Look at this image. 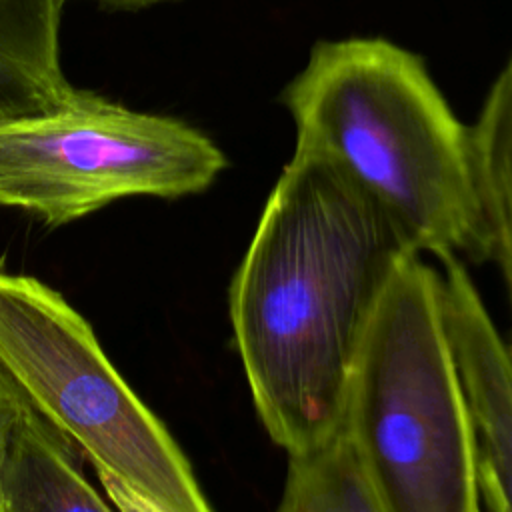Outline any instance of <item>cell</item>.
<instances>
[{"mask_svg":"<svg viewBox=\"0 0 512 512\" xmlns=\"http://www.w3.org/2000/svg\"><path fill=\"white\" fill-rule=\"evenodd\" d=\"M408 250L378 200L326 154L296 144L228 292L256 414L288 456L340 430L370 316Z\"/></svg>","mask_w":512,"mask_h":512,"instance_id":"cell-1","label":"cell"},{"mask_svg":"<svg viewBox=\"0 0 512 512\" xmlns=\"http://www.w3.org/2000/svg\"><path fill=\"white\" fill-rule=\"evenodd\" d=\"M280 102L296 144L348 172L414 250L484 260L470 126L418 54L386 38L320 40Z\"/></svg>","mask_w":512,"mask_h":512,"instance_id":"cell-2","label":"cell"},{"mask_svg":"<svg viewBox=\"0 0 512 512\" xmlns=\"http://www.w3.org/2000/svg\"><path fill=\"white\" fill-rule=\"evenodd\" d=\"M342 428L388 512H482L476 436L440 270L416 250L398 258L374 306Z\"/></svg>","mask_w":512,"mask_h":512,"instance_id":"cell-3","label":"cell"},{"mask_svg":"<svg viewBox=\"0 0 512 512\" xmlns=\"http://www.w3.org/2000/svg\"><path fill=\"white\" fill-rule=\"evenodd\" d=\"M0 374L94 470L160 512H214L186 454L116 370L90 322L56 288L2 268Z\"/></svg>","mask_w":512,"mask_h":512,"instance_id":"cell-4","label":"cell"},{"mask_svg":"<svg viewBox=\"0 0 512 512\" xmlns=\"http://www.w3.org/2000/svg\"><path fill=\"white\" fill-rule=\"evenodd\" d=\"M228 166L184 120L78 90L50 114L0 124V206L56 228L130 196L204 192Z\"/></svg>","mask_w":512,"mask_h":512,"instance_id":"cell-5","label":"cell"},{"mask_svg":"<svg viewBox=\"0 0 512 512\" xmlns=\"http://www.w3.org/2000/svg\"><path fill=\"white\" fill-rule=\"evenodd\" d=\"M442 306L464 384L478 460L480 500L512 512V354L458 258L440 262Z\"/></svg>","mask_w":512,"mask_h":512,"instance_id":"cell-6","label":"cell"},{"mask_svg":"<svg viewBox=\"0 0 512 512\" xmlns=\"http://www.w3.org/2000/svg\"><path fill=\"white\" fill-rule=\"evenodd\" d=\"M66 0H0V124L56 112L78 90L60 62Z\"/></svg>","mask_w":512,"mask_h":512,"instance_id":"cell-7","label":"cell"},{"mask_svg":"<svg viewBox=\"0 0 512 512\" xmlns=\"http://www.w3.org/2000/svg\"><path fill=\"white\" fill-rule=\"evenodd\" d=\"M0 512H118L80 472L74 448L28 406L0 470Z\"/></svg>","mask_w":512,"mask_h":512,"instance_id":"cell-8","label":"cell"},{"mask_svg":"<svg viewBox=\"0 0 512 512\" xmlns=\"http://www.w3.org/2000/svg\"><path fill=\"white\" fill-rule=\"evenodd\" d=\"M484 260L502 276L512 320V54L470 126ZM512 354V330H510Z\"/></svg>","mask_w":512,"mask_h":512,"instance_id":"cell-9","label":"cell"},{"mask_svg":"<svg viewBox=\"0 0 512 512\" xmlns=\"http://www.w3.org/2000/svg\"><path fill=\"white\" fill-rule=\"evenodd\" d=\"M278 512H388L340 426L312 450L290 454Z\"/></svg>","mask_w":512,"mask_h":512,"instance_id":"cell-10","label":"cell"},{"mask_svg":"<svg viewBox=\"0 0 512 512\" xmlns=\"http://www.w3.org/2000/svg\"><path fill=\"white\" fill-rule=\"evenodd\" d=\"M26 404L18 396V392L12 388V384L0 374V470L6 458V450L12 438V432L16 428V422L22 414Z\"/></svg>","mask_w":512,"mask_h":512,"instance_id":"cell-11","label":"cell"},{"mask_svg":"<svg viewBox=\"0 0 512 512\" xmlns=\"http://www.w3.org/2000/svg\"><path fill=\"white\" fill-rule=\"evenodd\" d=\"M106 6H116V8H146L162 2H174V0H94Z\"/></svg>","mask_w":512,"mask_h":512,"instance_id":"cell-12","label":"cell"}]
</instances>
